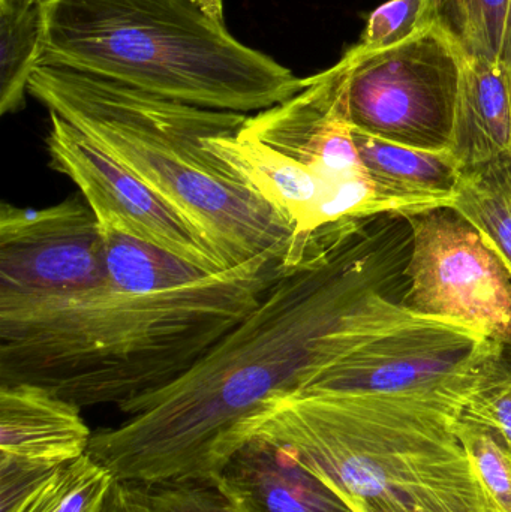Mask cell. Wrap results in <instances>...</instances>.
<instances>
[{"label": "cell", "instance_id": "cell-1", "mask_svg": "<svg viewBox=\"0 0 511 512\" xmlns=\"http://www.w3.org/2000/svg\"><path fill=\"white\" fill-rule=\"evenodd\" d=\"M411 246L410 222L392 213L314 234L254 310L179 378L122 406L128 420L87 453L144 489L213 483L267 403L416 316L402 306Z\"/></svg>", "mask_w": 511, "mask_h": 512}, {"label": "cell", "instance_id": "cell-2", "mask_svg": "<svg viewBox=\"0 0 511 512\" xmlns=\"http://www.w3.org/2000/svg\"><path fill=\"white\" fill-rule=\"evenodd\" d=\"M107 274L77 291L0 304V385H38L83 408L126 403L191 369L287 267L272 251L209 273L101 231Z\"/></svg>", "mask_w": 511, "mask_h": 512}, {"label": "cell", "instance_id": "cell-3", "mask_svg": "<svg viewBox=\"0 0 511 512\" xmlns=\"http://www.w3.org/2000/svg\"><path fill=\"white\" fill-rule=\"evenodd\" d=\"M29 95L86 135L167 201L233 268L272 251L299 259L305 243L221 152L218 138L248 114L158 98L113 81L38 65Z\"/></svg>", "mask_w": 511, "mask_h": 512}, {"label": "cell", "instance_id": "cell-4", "mask_svg": "<svg viewBox=\"0 0 511 512\" xmlns=\"http://www.w3.org/2000/svg\"><path fill=\"white\" fill-rule=\"evenodd\" d=\"M224 0H50L39 65L209 110L258 113L300 78L230 32Z\"/></svg>", "mask_w": 511, "mask_h": 512}, {"label": "cell", "instance_id": "cell-5", "mask_svg": "<svg viewBox=\"0 0 511 512\" xmlns=\"http://www.w3.org/2000/svg\"><path fill=\"white\" fill-rule=\"evenodd\" d=\"M459 417L416 400L296 391L267 403L242 441L281 445L350 508L495 512L456 435Z\"/></svg>", "mask_w": 511, "mask_h": 512}, {"label": "cell", "instance_id": "cell-6", "mask_svg": "<svg viewBox=\"0 0 511 512\" xmlns=\"http://www.w3.org/2000/svg\"><path fill=\"white\" fill-rule=\"evenodd\" d=\"M347 53L300 92L218 138L222 153L294 230L297 242L332 225L408 216L363 167L348 113Z\"/></svg>", "mask_w": 511, "mask_h": 512}, {"label": "cell", "instance_id": "cell-7", "mask_svg": "<svg viewBox=\"0 0 511 512\" xmlns=\"http://www.w3.org/2000/svg\"><path fill=\"white\" fill-rule=\"evenodd\" d=\"M503 363L500 343L414 316L363 343L299 391L416 400L461 415Z\"/></svg>", "mask_w": 511, "mask_h": 512}, {"label": "cell", "instance_id": "cell-8", "mask_svg": "<svg viewBox=\"0 0 511 512\" xmlns=\"http://www.w3.org/2000/svg\"><path fill=\"white\" fill-rule=\"evenodd\" d=\"M351 57L348 113L354 129L414 149L449 150L462 56L434 27Z\"/></svg>", "mask_w": 511, "mask_h": 512}, {"label": "cell", "instance_id": "cell-9", "mask_svg": "<svg viewBox=\"0 0 511 512\" xmlns=\"http://www.w3.org/2000/svg\"><path fill=\"white\" fill-rule=\"evenodd\" d=\"M413 246L402 306L511 346V273L455 209L405 216Z\"/></svg>", "mask_w": 511, "mask_h": 512}, {"label": "cell", "instance_id": "cell-10", "mask_svg": "<svg viewBox=\"0 0 511 512\" xmlns=\"http://www.w3.org/2000/svg\"><path fill=\"white\" fill-rule=\"evenodd\" d=\"M45 144L50 168L77 186L101 231L125 234L209 273L228 270L167 201L57 114L50 113Z\"/></svg>", "mask_w": 511, "mask_h": 512}, {"label": "cell", "instance_id": "cell-11", "mask_svg": "<svg viewBox=\"0 0 511 512\" xmlns=\"http://www.w3.org/2000/svg\"><path fill=\"white\" fill-rule=\"evenodd\" d=\"M105 274L104 236L83 198L36 210L0 206V304L77 291Z\"/></svg>", "mask_w": 511, "mask_h": 512}, {"label": "cell", "instance_id": "cell-12", "mask_svg": "<svg viewBox=\"0 0 511 512\" xmlns=\"http://www.w3.org/2000/svg\"><path fill=\"white\" fill-rule=\"evenodd\" d=\"M243 512H350L335 490L275 442L252 438L216 478Z\"/></svg>", "mask_w": 511, "mask_h": 512}, {"label": "cell", "instance_id": "cell-13", "mask_svg": "<svg viewBox=\"0 0 511 512\" xmlns=\"http://www.w3.org/2000/svg\"><path fill=\"white\" fill-rule=\"evenodd\" d=\"M92 436L80 406L38 385H0V454L65 465L87 454Z\"/></svg>", "mask_w": 511, "mask_h": 512}, {"label": "cell", "instance_id": "cell-14", "mask_svg": "<svg viewBox=\"0 0 511 512\" xmlns=\"http://www.w3.org/2000/svg\"><path fill=\"white\" fill-rule=\"evenodd\" d=\"M449 152L464 171L510 155L511 68L507 63L462 57Z\"/></svg>", "mask_w": 511, "mask_h": 512}, {"label": "cell", "instance_id": "cell-15", "mask_svg": "<svg viewBox=\"0 0 511 512\" xmlns=\"http://www.w3.org/2000/svg\"><path fill=\"white\" fill-rule=\"evenodd\" d=\"M354 141L372 180L404 203L410 215L452 209L464 168L449 150L414 149L357 129Z\"/></svg>", "mask_w": 511, "mask_h": 512}, {"label": "cell", "instance_id": "cell-16", "mask_svg": "<svg viewBox=\"0 0 511 512\" xmlns=\"http://www.w3.org/2000/svg\"><path fill=\"white\" fill-rule=\"evenodd\" d=\"M510 6L511 0H425L420 27L443 33L464 59L504 62Z\"/></svg>", "mask_w": 511, "mask_h": 512}, {"label": "cell", "instance_id": "cell-17", "mask_svg": "<svg viewBox=\"0 0 511 512\" xmlns=\"http://www.w3.org/2000/svg\"><path fill=\"white\" fill-rule=\"evenodd\" d=\"M45 5L36 0H0V114L26 104L29 81L44 48Z\"/></svg>", "mask_w": 511, "mask_h": 512}, {"label": "cell", "instance_id": "cell-18", "mask_svg": "<svg viewBox=\"0 0 511 512\" xmlns=\"http://www.w3.org/2000/svg\"><path fill=\"white\" fill-rule=\"evenodd\" d=\"M452 209L479 231L511 273V186L498 165L465 170Z\"/></svg>", "mask_w": 511, "mask_h": 512}, {"label": "cell", "instance_id": "cell-19", "mask_svg": "<svg viewBox=\"0 0 511 512\" xmlns=\"http://www.w3.org/2000/svg\"><path fill=\"white\" fill-rule=\"evenodd\" d=\"M114 483L113 474L87 453L60 466L12 512H102Z\"/></svg>", "mask_w": 511, "mask_h": 512}, {"label": "cell", "instance_id": "cell-20", "mask_svg": "<svg viewBox=\"0 0 511 512\" xmlns=\"http://www.w3.org/2000/svg\"><path fill=\"white\" fill-rule=\"evenodd\" d=\"M455 429L489 504L495 512H511V448L504 436L467 415Z\"/></svg>", "mask_w": 511, "mask_h": 512}, {"label": "cell", "instance_id": "cell-21", "mask_svg": "<svg viewBox=\"0 0 511 512\" xmlns=\"http://www.w3.org/2000/svg\"><path fill=\"white\" fill-rule=\"evenodd\" d=\"M423 8L425 0H389L383 3L369 15L362 38L351 50L356 54L375 53L407 41L422 30Z\"/></svg>", "mask_w": 511, "mask_h": 512}, {"label": "cell", "instance_id": "cell-22", "mask_svg": "<svg viewBox=\"0 0 511 512\" xmlns=\"http://www.w3.org/2000/svg\"><path fill=\"white\" fill-rule=\"evenodd\" d=\"M149 512H243L218 481H185L146 489Z\"/></svg>", "mask_w": 511, "mask_h": 512}, {"label": "cell", "instance_id": "cell-23", "mask_svg": "<svg viewBox=\"0 0 511 512\" xmlns=\"http://www.w3.org/2000/svg\"><path fill=\"white\" fill-rule=\"evenodd\" d=\"M461 415L494 427L511 448V367L506 360Z\"/></svg>", "mask_w": 511, "mask_h": 512}, {"label": "cell", "instance_id": "cell-24", "mask_svg": "<svg viewBox=\"0 0 511 512\" xmlns=\"http://www.w3.org/2000/svg\"><path fill=\"white\" fill-rule=\"evenodd\" d=\"M63 465L0 454V512H12Z\"/></svg>", "mask_w": 511, "mask_h": 512}, {"label": "cell", "instance_id": "cell-25", "mask_svg": "<svg viewBox=\"0 0 511 512\" xmlns=\"http://www.w3.org/2000/svg\"><path fill=\"white\" fill-rule=\"evenodd\" d=\"M102 512H149L146 489L116 480Z\"/></svg>", "mask_w": 511, "mask_h": 512}, {"label": "cell", "instance_id": "cell-26", "mask_svg": "<svg viewBox=\"0 0 511 512\" xmlns=\"http://www.w3.org/2000/svg\"><path fill=\"white\" fill-rule=\"evenodd\" d=\"M356 512H411L405 510V508L396 507V505L390 504H365L357 505V507L351 508Z\"/></svg>", "mask_w": 511, "mask_h": 512}, {"label": "cell", "instance_id": "cell-27", "mask_svg": "<svg viewBox=\"0 0 511 512\" xmlns=\"http://www.w3.org/2000/svg\"><path fill=\"white\" fill-rule=\"evenodd\" d=\"M494 164L498 165V168H500L501 173L504 174V177H506L507 182H509V185L511 186V153L510 155H507L506 158L494 162Z\"/></svg>", "mask_w": 511, "mask_h": 512}, {"label": "cell", "instance_id": "cell-28", "mask_svg": "<svg viewBox=\"0 0 511 512\" xmlns=\"http://www.w3.org/2000/svg\"><path fill=\"white\" fill-rule=\"evenodd\" d=\"M504 62L511 68V6H510V17H509V33H507V47H506V57H504Z\"/></svg>", "mask_w": 511, "mask_h": 512}, {"label": "cell", "instance_id": "cell-29", "mask_svg": "<svg viewBox=\"0 0 511 512\" xmlns=\"http://www.w3.org/2000/svg\"><path fill=\"white\" fill-rule=\"evenodd\" d=\"M36 2L44 3V5H47V3L50 2V0H36Z\"/></svg>", "mask_w": 511, "mask_h": 512}, {"label": "cell", "instance_id": "cell-30", "mask_svg": "<svg viewBox=\"0 0 511 512\" xmlns=\"http://www.w3.org/2000/svg\"><path fill=\"white\" fill-rule=\"evenodd\" d=\"M350 512H356V511L351 510Z\"/></svg>", "mask_w": 511, "mask_h": 512}]
</instances>
